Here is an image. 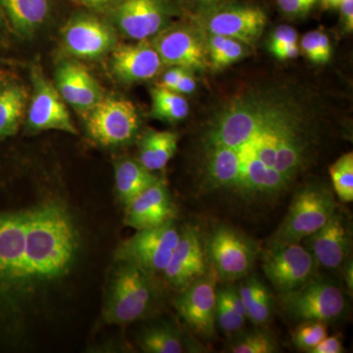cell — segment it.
Wrapping results in <instances>:
<instances>
[{"instance_id":"obj_19","label":"cell","mask_w":353,"mask_h":353,"mask_svg":"<svg viewBox=\"0 0 353 353\" xmlns=\"http://www.w3.org/2000/svg\"><path fill=\"white\" fill-rule=\"evenodd\" d=\"M54 81L53 83L64 101L83 117L104 99L101 85L76 60L60 62L55 71Z\"/></svg>"},{"instance_id":"obj_3","label":"cell","mask_w":353,"mask_h":353,"mask_svg":"<svg viewBox=\"0 0 353 353\" xmlns=\"http://www.w3.org/2000/svg\"><path fill=\"white\" fill-rule=\"evenodd\" d=\"M336 210L333 192L323 183L301 188L290 203L282 224L269 241L268 248L301 243L317 232Z\"/></svg>"},{"instance_id":"obj_14","label":"cell","mask_w":353,"mask_h":353,"mask_svg":"<svg viewBox=\"0 0 353 353\" xmlns=\"http://www.w3.org/2000/svg\"><path fill=\"white\" fill-rule=\"evenodd\" d=\"M317 262L301 243L268 248L263 255L265 276L279 294L292 292L315 277Z\"/></svg>"},{"instance_id":"obj_30","label":"cell","mask_w":353,"mask_h":353,"mask_svg":"<svg viewBox=\"0 0 353 353\" xmlns=\"http://www.w3.org/2000/svg\"><path fill=\"white\" fill-rule=\"evenodd\" d=\"M279 350L275 336L264 329L241 334L230 345V352L233 353H275Z\"/></svg>"},{"instance_id":"obj_7","label":"cell","mask_w":353,"mask_h":353,"mask_svg":"<svg viewBox=\"0 0 353 353\" xmlns=\"http://www.w3.org/2000/svg\"><path fill=\"white\" fill-rule=\"evenodd\" d=\"M180 234L174 220L160 226L138 230L134 236L121 243L115 259L138 267L152 278L163 275Z\"/></svg>"},{"instance_id":"obj_28","label":"cell","mask_w":353,"mask_h":353,"mask_svg":"<svg viewBox=\"0 0 353 353\" xmlns=\"http://www.w3.org/2000/svg\"><path fill=\"white\" fill-rule=\"evenodd\" d=\"M139 347L148 353H182L185 352L179 330L171 325H157L145 329L139 340Z\"/></svg>"},{"instance_id":"obj_41","label":"cell","mask_w":353,"mask_h":353,"mask_svg":"<svg viewBox=\"0 0 353 353\" xmlns=\"http://www.w3.org/2000/svg\"><path fill=\"white\" fill-rule=\"evenodd\" d=\"M194 72L190 70H185V73L181 77L179 82L176 83L173 92L182 95L192 94L196 88V81L194 77Z\"/></svg>"},{"instance_id":"obj_15","label":"cell","mask_w":353,"mask_h":353,"mask_svg":"<svg viewBox=\"0 0 353 353\" xmlns=\"http://www.w3.org/2000/svg\"><path fill=\"white\" fill-rule=\"evenodd\" d=\"M28 211L0 213V294L23 288Z\"/></svg>"},{"instance_id":"obj_16","label":"cell","mask_w":353,"mask_h":353,"mask_svg":"<svg viewBox=\"0 0 353 353\" xmlns=\"http://www.w3.org/2000/svg\"><path fill=\"white\" fill-rule=\"evenodd\" d=\"M218 277L208 267L205 275L181 292L176 308L190 331L201 338L215 333Z\"/></svg>"},{"instance_id":"obj_6","label":"cell","mask_w":353,"mask_h":353,"mask_svg":"<svg viewBox=\"0 0 353 353\" xmlns=\"http://www.w3.org/2000/svg\"><path fill=\"white\" fill-rule=\"evenodd\" d=\"M179 0H116L108 13L116 31L132 41H150L182 16Z\"/></svg>"},{"instance_id":"obj_8","label":"cell","mask_w":353,"mask_h":353,"mask_svg":"<svg viewBox=\"0 0 353 353\" xmlns=\"http://www.w3.org/2000/svg\"><path fill=\"white\" fill-rule=\"evenodd\" d=\"M204 243L208 266L226 283L245 278L259 252L252 239L228 226L215 228Z\"/></svg>"},{"instance_id":"obj_1","label":"cell","mask_w":353,"mask_h":353,"mask_svg":"<svg viewBox=\"0 0 353 353\" xmlns=\"http://www.w3.org/2000/svg\"><path fill=\"white\" fill-rule=\"evenodd\" d=\"M323 112L303 88L248 85L218 104L202 137L206 181L246 199L280 196L317 155Z\"/></svg>"},{"instance_id":"obj_35","label":"cell","mask_w":353,"mask_h":353,"mask_svg":"<svg viewBox=\"0 0 353 353\" xmlns=\"http://www.w3.org/2000/svg\"><path fill=\"white\" fill-rule=\"evenodd\" d=\"M318 2L319 0H276L279 11L289 20L305 18Z\"/></svg>"},{"instance_id":"obj_33","label":"cell","mask_w":353,"mask_h":353,"mask_svg":"<svg viewBox=\"0 0 353 353\" xmlns=\"http://www.w3.org/2000/svg\"><path fill=\"white\" fill-rule=\"evenodd\" d=\"M328 336L326 323L317 321L303 322L292 334V343L297 350L309 352Z\"/></svg>"},{"instance_id":"obj_36","label":"cell","mask_w":353,"mask_h":353,"mask_svg":"<svg viewBox=\"0 0 353 353\" xmlns=\"http://www.w3.org/2000/svg\"><path fill=\"white\" fill-rule=\"evenodd\" d=\"M320 30L308 32L301 39V48L303 54L313 63L321 64L320 60Z\"/></svg>"},{"instance_id":"obj_21","label":"cell","mask_w":353,"mask_h":353,"mask_svg":"<svg viewBox=\"0 0 353 353\" xmlns=\"http://www.w3.org/2000/svg\"><path fill=\"white\" fill-rule=\"evenodd\" d=\"M176 208L163 181H158L126 205L125 224L132 229H146L175 220Z\"/></svg>"},{"instance_id":"obj_43","label":"cell","mask_w":353,"mask_h":353,"mask_svg":"<svg viewBox=\"0 0 353 353\" xmlns=\"http://www.w3.org/2000/svg\"><path fill=\"white\" fill-rule=\"evenodd\" d=\"M343 270H345V283H347L348 289H350V292H352V288H353L352 261L345 262V268H343Z\"/></svg>"},{"instance_id":"obj_24","label":"cell","mask_w":353,"mask_h":353,"mask_svg":"<svg viewBox=\"0 0 353 353\" xmlns=\"http://www.w3.org/2000/svg\"><path fill=\"white\" fill-rule=\"evenodd\" d=\"M179 136L175 132L148 130L139 143V161L148 170H162L178 148Z\"/></svg>"},{"instance_id":"obj_26","label":"cell","mask_w":353,"mask_h":353,"mask_svg":"<svg viewBox=\"0 0 353 353\" xmlns=\"http://www.w3.org/2000/svg\"><path fill=\"white\" fill-rule=\"evenodd\" d=\"M246 309L248 319L253 324L264 326L271 321L274 303L270 292L255 276L246 278L239 287Z\"/></svg>"},{"instance_id":"obj_44","label":"cell","mask_w":353,"mask_h":353,"mask_svg":"<svg viewBox=\"0 0 353 353\" xmlns=\"http://www.w3.org/2000/svg\"><path fill=\"white\" fill-rule=\"evenodd\" d=\"M319 2H321L322 6L324 8L338 9L343 0H319Z\"/></svg>"},{"instance_id":"obj_37","label":"cell","mask_w":353,"mask_h":353,"mask_svg":"<svg viewBox=\"0 0 353 353\" xmlns=\"http://www.w3.org/2000/svg\"><path fill=\"white\" fill-rule=\"evenodd\" d=\"M343 341L339 334L336 336H325L324 339L315 347L310 350V353H341L343 352Z\"/></svg>"},{"instance_id":"obj_22","label":"cell","mask_w":353,"mask_h":353,"mask_svg":"<svg viewBox=\"0 0 353 353\" xmlns=\"http://www.w3.org/2000/svg\"><path fill=\"white\" fill-rule=\"evenodd\" d=\"M30 92L17 79L0 77V141L15 136L25 121Z\"/></svg>"},{"instance_id":"obj_17","label":"cell","mask_w":353,"mask_h":353,"mask_svg":"<svg viewBox=\"0 0 353 353\" xmlns=\"http://www.w3.org/2000/svg\"><path fill=\"white\" fill-rule=\"evenodd\" d=\"M205 243L194 227L187 226L181 231L170 261L164 271L169 285L183 292L208 271Z\"/></svg>"},{"instance_id":"obj_13","label":"cell","mask_w":353,"mask_h":353,"mask_svg":"<svg viewBox=\"0 0 353 353\" xmlns=\"http://www.w3.org/2000/svg\"><path fill=\"white\" fill-rule=\"evenodd\" d=\"M32 94H30L26 122L30 132L60 131L71 134L78 130L70 115L67 103L54 83L44 75L41 67L31 69Z\"/></svg>"},{"instance_id":"obj_38","label":"cell","mask_w":353,"mask_h":353,"mask_svg":"<svg viewBox=\"0 0 353 353\" xmlns=\"http://www.w3.org/2000/svg\"><path fill=\"white\" fill-rule=\"evenodd\" d=\"M72 1L85 7L90 12L108 15L116 0H72Z\"/></svg>"},{"instance_id":"obj_5","label":"cell","mask_w":353,"mask_h":353,"mask_svg":"<svg viewBox=\"0 0 353 353\" xmlns=\"http://www.w3.org/2000/svg\"><path fill=\"white\" fill-rule=\"evenodd\" d=\"M189 19L206 34L239 39L250 46L259 41L268 22L264 9L248 0L192 9Z\"/></svg>"},{"instance_id":"obj_4","label":"cell","mask_w":353,"mask_h":353,"mask_svg":"<svg viewBox=\"0 0 353 353\" xmlns=\"http://www.w3.org/2000/svg\"><path fill=\"white\" fill-rule=\"evenodd\" d=\"M152 279L138 267L119 262L109 288L104 320L109 324L127 325L150 314L155 303Z\"/></svg>"},{"instance_id":"obj_42","label":"cell","mask_w":353,"mask_h":353,"mask_svg":"<svg viewBox=\"0 0 353 353\" xmlns=\"http://www.w3.org/2000/svg\"><path fill=\"white\" fill-rule=\"evenodd\" d=\"M245 1V0H179L181 4H189L194 7L192 9L201 8L211 6H217V4L226 3V2Z\"/></svg>"},{"instance_id":"obj_12","label":"cell","mask_w":353,"mask_h":353,"mask_svg":"<svg viewBox=\"0 0 353 353\" xmlns=\"http://www.w3.org/2000/svg\"><path fill=\"white\" fill-rule=\"evenodd\" d=\"M164 66L202 71L209 66L206 34L188 18L175 22L150 39Z\"/></svg>"},{"instance_id":"obj_27","label":"cell","mask_w":353,"mask_h":353,"mask_svg":"<svg viewBox=\"0 0 353 353\" xmlns=\"http://www.w3.org/2000/svg\"><path fill=\"white\" fill-rule=\"evenodd\" d=\"M206 46L209 66L214 70L224 69L240 61L250 51L248 44L239 39L218 34H206Z\"/></svg>"},{"instance_id":"obj_31","label":"cell","mask_w":353,"mask_h":353,"mask_svg":"<svg viewBox=\"0 0 353 353\" xmlns=\"http://www.w3.org/2000/svg\"><path fill=\"white\" fill-rule=\"evenodd\" d=\"M330 176L334 194L341 201H353V153L347 152L330 166Z\"/></svg>"},{"instance_id":"obj_34","label":"cell","mask_w":353,"mask_h":353,"mask_svg":"<svg viewBox=\"0 0 353 353\" xmlns=\"http://www.w3.org/2000/svg\"><path fill=\"white\" fill-rule=\"evenodd\" d=\"M245 318L241 316L217 292L216 323L228 334L238 333L245 326Z\"/></svg>"},{"instance_id":"obj_23","label":"cell","mask_w":353,"mask_h":353,"mask_svg":"<svg viewBox=\"0 0 353 353\" xmlns=\"http://www.w3.org/2000/svg\"><path fill=\"white\" fill-rule=\"evenodd\" d=\"M4 16L22 38H32L50 18L51 0H0Z\"/></svg>"},{"instance_id":"obj_32","label":"cell","mask_w":353,"mask_h":353,"mask_svg":"<svg viewBox=\"0 0 353 353\" xmlns=\"http://www.w3.org/2000/svg\"><path fill=\"white\" fill-rule=\"evenodd\" d=\"M268 50L279 60L294 59L299 55V36L294 28L278 26L268 39Z\"/></svg>"},{"instance_id":"obj_25","label":"cell","mask_w":353,"mask_h":353,"mask_svg":"<svg viewBox=\"0 0 353 353\" xmlns=\"http://www.w3.org/2000/svg\"><path fill=\"white\" fill-rule=\"evenodd\" d=\"M161 179L148 170L139 160H120L115 165V188L120 201L125 206Z\"/></svg>"},{"instance_id":"obj_10","label":"cell","mask_w":353,"mask_h":353,"mask_svg":"<svg viewBox=\"0 0 353 353\" xmlns=\"http://www.w3.org/2000/svg\"><path fill=\"white\" fill-rule=\"evenodd\" d=\"M83 118L90 138L105 148L128 145L141 127L136 106L121 97H104Z\"/></svg>"},{"instance_id":"obj_40","label":"cell","mask_w":353,"mask_h":353,"mask_svg":"<svg viewBox=\"0 0 353 353\" xmlns=\"http://www.w3.org/2000/svg\"><path fill=\"white\" fill-rule=\"evenodd\" d=\"M338 9L340 10L341 23L343 31L347 34H352L353 31V0H343Z\"/></svg>"},{"instance_id":"obj_39","label":"cell","mask_w":353,"mask_h":353,"mask_svg":"<svg viewBox=\"0 0 353 353\" xmlns=\"http://www.w3.org/2000/svg\"><path fill=\"white\" fill-rule=\"evenodd\" d=\"M185 68L178 66H171L162 75L159 82L157 83L158 88H166V90H173L175 88L176 83L180 80L181 77L185 73Z\"/></svg>"},{"instance_id":"obj_20","label":"cell","mask_w":353,"mask_h":353,"mask_svg":"<svg viewBox=\"0 0 353 353\" xmlns=\"http://www.w3.org/2000/svg\"><path fill=\"white\" fill-rule=\"evenodd\" d=\"M307 250L320 266L338 269L350 254V236L347 221L336 210L329 220L307 239Z\"/></svg>"},{"instance_id":"obj_29","label":"cell","mask_w":353,"mask_h":353,"mask_svg":"<svg viewBox=\"0 0 353 353\" xmlns=\"http://www.w3.org/2000/svg\"><path fill=\"white\" fill-rule=\"evenodd\" d=\"M152 110L150 115L154 119L168 123H176L188 117L190 113L189 102L183 95L166 88H154L152 90Z\"/></svg>"},{"instance_id":"obj_45","label":"cell","mask_w":353,"mask_h":353,"mask_svg":"<svg viewBox=\"0 0 353 353\" xmlns=\"http://www.w3.org/2000/svg\"><path fill=\"white\" fill-rule=\"evenodd\" d=\"M6 22V16H4L3 10H2L1 6H0V27L3 26Z\"/></svg>"},{"instance_id":"obj_18","label":"cell","mask_w":353,"mask_h":353,"mask_svg":"<svg viewBox=\"0 0 353 353\" xmlns=\"http://www.w3.org/2000/svg\"><path fill=\"white\" fill-rule=\"evenodd\" d=\"M163 61L150 41L117 43L110 52V68L121 83L131 85L152 80L164 68Z\"/></svg>"},{"instance_id":"obj_9","label":"cell","mask_w":353,"mask_h":353,"mask_svg":"<svg viewBox=\"0 0 353 353\" xmlns=\"http://www.w3.org/2000/svg\"><path fill=\"white\" fill-rule=\"evenodd\" d=\"M281 307L299 321L333 322L345 312V294L338 285L312 278L306 284L279 296Z\"/></svg>"},{"instance_id":"obj_2","label":"cell","mask_w":353,"mask_h":353,"mask_svg":"<svg viewBox=\"0 0 353 353\" xmlns=\"http://www.w3.org/2000/svg\"><path fill=\"white\" fill-rule=\"evenodd\" d=\"M28 212L23 287L65 275L78 250V234L65 209L48 204Z\"/></svg>"},{"instance_id":"obj_11","label":"cell","mask_w":353,"mask_h":353,"mask_svg":"<svg viewBox=\"0 0 353 353\" xmlns=\"http://www.w3.org/2000/svg\"><path fill=\"white\" fill-rule=\"evenodd\" d=\"M117 43V31L111 22L94 12L75 14L61 31L62 50L77 59H101Z\"/></svg>"}]
</instances>
